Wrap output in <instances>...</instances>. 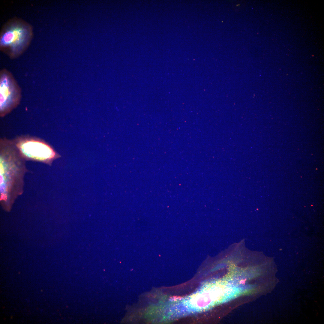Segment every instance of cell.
Here are the masks:
<instances>
[{"instance_id":"obj_2","label":"cell","mask_w":324,"mask_h":324,"mask_svg":"<svg viewBox=\"0 0 324 324\" xmlns=\"http://www.w3.org/2000/svg\"><path fill=\"white\" fill-rule=\"evenodd\" d=\"M13 141L21 156L27 159L50 163L60 157L49 144L38 138L21 136Z\"/></svg>"},{"instance_id":"obj_1","label":"cell","mask_w":324,"mask_h":324,"mask_svg":"<svg viewBox=\"0 0 324 324\" xmlns=\"http://www.w3.org/2000/svg\"><path fill=\"white\" fill-rule=\"evenodd\" d=\"M33 36V28L30 24L20 18L11 19L2 28L0 50L10 58H16L27 48Z\"/></svg>"},{"instance_id":"obj_3","label":"cell","mask_w":324,"mask_h":324,"mask_svg":"<svg viewBox=\"0 0 324 324\" xmlns=\"http://www.w3.org/2000/svg\"><path fill=\"white\" fill-rule=\"evenodd\" d=\"M0 76V115L2 117L19 104L21 93L20 88L9 71L3 69Z\"/></svg>"}]
</instances>
